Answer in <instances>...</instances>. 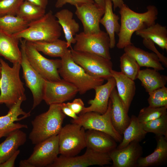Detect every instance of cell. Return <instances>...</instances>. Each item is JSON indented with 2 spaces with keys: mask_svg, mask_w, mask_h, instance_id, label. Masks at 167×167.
<instances>
[{
  "mask_svg": "<svg viewBox=\"0 0 167 167\" xmlns=\"http://www.w3.org/2000/svg\"><path fill=\"white\" fill-rule=\"evenodd\" d=\"M147 11L137 13L130 9L125 3L120 8V29L117 34L118 40L116 44L119 49H123L127 45H133L131 42L132 34L138 30L147 28L155 23L158 11L154 5H149Z\"/></svg>",
  "mask_w": 167,
  "mask_h": 167,
  "instance_id": "obj_1",
  "label": "cell"
},
{
  "mask_svg": "<svg viewBox=\"0 0 167 167\" xmlns=\"http://www.w3.org/2000/svg\"><path fill=\"white\" fill-rule=\"evenodd\" d=\"M65 117L60 104L49 105L47 111L36 116L31 122L32 128L29 138L32 144L35 145L58 135Z\"/></svg>",
  "mask_w": 167,
  "mask_h": 167,
  "instance_id": "obj_2",
  "label": "cell"
},
{
  "mask_svg": "<svg viewBox=\"0 0 167 167\" xmlns=\"http://www.w3.org/2000/svg\"><path fill=\"white\" fill-rule=\"evenodd\" d=\"M1 75L0 78V104L9 109L25 95L24 84L20 77V63H13L11 67L0 58Z\"/></svg>",
  "mask_w": 167,
  "mask_h": 167,
  "instance_id": "obj_3",
  "label": "cell"
},
{
  "mask_svg": "<svg viewBox=\"0 0 167 167\" xmlns=\"http://www.w3.org/2000/svg\"><path fill=\"white\" fill-rule=\"evenodd\" d=\"M61 58V64L58 69L60 76L76 87L80 94H84L103 84L104 79L89 75L75 62L71 50L68 49Z\"/></svg>",
  "mask_w": 167,
  "mask_h": 167,
  "instance_id": "obj_4",
  "label": "cell"
},
{
  "mask_svg": "<svg viewBox=\"0 0 167 167\" xmlns=\"http://www.w3.org/2000/svg\"><path fill=\"white\" fill-rule=\"evenodd\" d=\"M62 29L54 15L49 11L41 18L29 23L26 29L13 35L30 42H51L59 39Z\"/></svg>",
  "mask_w": 167,
  "mask_h": 167,
  "instance_id": "obj_5",
  "label": "cell"
},
{
  "mask_svg": "<svg viewBox=\"0 0 167 167\" xmlns=\"http://www.w3.org/2000/svg\"><path fill=\"white\" fill-rule=\"evenodd\" d=\"M70 50L74 61L89 75L105 80L112 77L111 59L94 54L76 51L72 47Z\"/></svg>",
  "mask_w": 167,
  "mask_h": 167,
  "instance_id": "obj_6",
  "label": "cell"
},
{
  "mask_svg": "<svg viewBox=\"0 0 167 167\" xmlns=\"http://www.w3.org/2000/svg\"><path fill=\"white\" fill-rule=\"evenodd\" d=\"M58 135L61 155L75 156L86 147L85 129L78 124L71 122L66 125L62 127Z\"/></svg>",
  "mask_w": 167,
  "mask_h": 167,
  "instance_id": "obj_7",
  "label": "cell"
},
{
  "mask_svg": "<svg viewBox=\"0 0 167 167\" xmlns=\"http://www.w3.org/2000/svg\"><path fill=\"white\" fill-rule=\"evenodd\" d=\"M111 101L109 100L106 111L101 114L94 112L80 114L76 120L72 119L71 122L78 124L85 130H92L105 132L112 137L117 142L120 143L123 136L114 127L111 119Z\"/></svg>",
  "mask_w": 167,
  "mask_h": 167,
  "instance_id": "obj_8",
  "label": "cell"
},
{
  "mask_svg": "<svg viewBox=\"0 0 167 167\" xmlns=\"http://www.w3.org/2000/svg\"><path fill=\"white\" fill-rule=\"evenodd\" d=\"M74 37L76 42L73 49L75 50L94 54L111 59L110 39L107 32L102 30L92 34L82 32L77 33Z\"/></svg>",
  "mask_w": 167,
  "mask_h": 167,
  "instance_id": "obj_9",
  "label": "cell"
},
{
  "mask_svg": "<svg viewBox=\"0 0 167 167\" xmlns=\"http://www.w3.org/2000/svg\"><path fill=\"white\" fill-rule=\"evenodd\" d=\"M25 50L32 68L44 79L50 81L61 79L58 72L61 60L48 59L41 54L30 42L26 41Z\"/></svg>",
  "mask_w": 167,
  "mask_h": 167,
  "instance_id": "obj_10",
  "label": "cell"
},
{
  "mask_svg": "<svg viewBox=\"0 0 167 167\" xmlns=\"http://www.w3.org/2000/svg\"><path fill=\"white\" fill-rule=\"evenodd\" d=\"M108 153L94 151L87 148L84 154L80 156H65L61 155L48 167H85L98 165L103 166L111 164Z\"/></svg>",
  "mask_w": 167,
  "mask_h": 167,
  "instance_id": "obj_11",
  "label": "cell"
},
{
  "mask_svg": "<svg viewBox=\"0 0 167 167\" xmlns=\"http://www.w3.org/2000/svg\"><path fill=\"white\" fill-rule=\"evenodd\" d=\"M22 59L20 64L26 86L31 91L33 98L32 109L38 105L43 100V91L45 79L31 66L27 58L25 50L26 41L20 39Z\"/></svg>",
  "mask_w": 167,
  "mask_h": 167,
  "instance_id": "obj_12",
  "label": "cell"
},
{
  "mask_svg": "<svg viewBox=\"0 0 167 167\" xmlns=\"http://www.w3.org/2000/svg\"><path fill=\"white\" fill-rule=\"evenodd\" d=\"M59 154L58 135L35 144L32 154L27 160L34 167H48Z\"/></svg>",
  "mask_w": 167,
  "mask_h": 167,
  "instance_id": "obj_13",
  "label": "cell"
},
{
  "mask_svg": "<svg viewBox=\"0 0 167 167\" xmlns=\"http://www.w3.org/2000/svg\"><path fill=\"white\" fill-rule=\"evenodd\" d=\"M78 92L72 84L61 79L58 81L45 80L43 100L49 105L60 104L73 98Z\"/></svg>",
  "mask_w": 167,
  "mask_h": 167,
  "instance_id": "obj_14",
  "label": "cell"
},
{
  "mask_svg": "<svg viewBox=\"0 0 167 167\" xmlns=\"http://www.w3.org/2000/svg\"><path fill=\"white\" fill-rule=\"evenodd\" d=\"M75 7V14L82 24L84 33L92 34L101 30L100 21L104 14L105 8L95 2L83 4Z\"/></svg>",
  "mask_w": 167,
  "mask_h": 167,
  "instance_id": "obj_15",
  "label": "cell"
},
{
  "mask_svg": "<svg viewBox=\"0 0 167 167\" xmlns=\"http://www.w3.org/2000/svg\"><path fill=\"white\" fill-rule=\"evenodd\" d=\"M26 99L25 95L21 97L15 104L9 109L6 115L0 116V139L7 136L17 130L28 128L27 125L15 123V121L23 120L31 115L30 111L26 113L21 108L22 103Z\"/></svg>",
  "mask_w": 167,
  "mask_h": 167,
  "instance_id": "obj_16",
  "label": "cell"
},
{
  "mask_svg": "<svg viewBox=\"0 0 167 167\" xmlns=\"http://www.w3.org/2000/svg\"><path fill=\"white\" fill-rule=\"evenodd\" d=\"M143 153L139 142L134 141L122 148H115L108 154L112 161V167H137Z\"/></svg>",
  "mask_w": 167,
  "mask_h": 167,
  "instance_id": "obj_17",
  "label": "cell"
},
{
  "mask_svg": "<svg viewBox=\"0 0 167 167\" xmlns=\"http://www.w3.org/2000/svg\"><path fill=\"white\" fill-rule=\"evenodd\" d=\"M107 82L95 87V97L93 99L89 100L90 105L85 107L80 114L90 112H94L102 114L107 110L109 100L111 92L115 87V80L113 77L107 80Z\"/></svg>",
  "mask_w": 167,
  "mask_h": 167,
  "instance_id": "obj_18",
  "label": "cell"
},
{
  "mask_svg": "<svg viewBox=\"0 0 167 167\" xmlns=\"http://www.w3.org/2000/svg\"><path fill=\"white\" fill-rule=\"evenodd\" d=\"M110 99L112 102L110 116L113 125L117 131L122 136L124 130L130 123V117L115 87L111 92Z\"/></svg>",
  "mask_w": 167,
  "mask_h": 167,
  "instance_id": "obj_19",
  "label": "cell"
},
{
  "mask_svg": "<svg viewBox=\"0 0 167 167\" xmlns=\"http://www.w3.org/2000/svg\"><path fill=\"white\" fill-rule=\"evenodd\" d=\"M86 148L98 152L108 153L116 148L117 142L108 134L98 131H85Z\"/></svg>",
  "mask_w": 167,
  "mask_h": 167,
  "instance_id": "obj_20",
  "label": "cell"
},
{
  "mask_svg": "<svg viewBox=\"0 0 167 167\" xmlns=\"http://www.w3.org/2000/svg\"><path fill=\"white\" fill-rule=\"evenodd\" d=\"M111 72L115 80L118 94L128 112L135 93V82L121 72L112 69Z\"/></svg>",
  "mask_w": 167,
  "mask_h": 167,
  "instance_id": "obj_21",
  "label": "cell"
},
{
  "mask_svg": "<svg viewBox=\"0 0 167 167\" xmlns=\"http://www.w3.org/2000/svg\"><path fill=\"white\" fill-rule=\"evenodd\" d=\"M157 142L154 152L145 157L141 156L137 161L138 167H156L165 165L167 162V138L156 136Z\"/></svg>",
  "mask_w": 167,
  "mask_h": 167,
  "instance_id": "obj_22",
  "label": "cell"
},
{
  "mask_svg": "<svg viewBox=\"0 0 167 167\" xmlns=\"http://www.w3.org/2000/svg\"><path fill=\"white\" fill-rule=\"evenodd\" d=\"M54 15L63 30L67 48L71 47L76 42L74 36L79 30V24L73 19L72 12L67 9H62Z\"/></svg>",
  "mask_w": 167,
  "mask_h": 167,
  "instance_id": "obj_23",
  "label": "cell"
},
{
  "mask_svg": "<svg viewBox=\"0 0 167 167\" xmlns=\"http://www.w3.org/2000/svg\"><path fill=\"white\" fill-rule=\"evenodd\" d=\"M19 40L0 31V56L13 64L20 63L22 53L18 46Z\"/></svg>",
  "mask_w": 167,
  "mask_h": 167,
  "instance_id": "obj_24",
  "label": "cell"
},
{
  "mask_svg": "<svg viewBox=\"0 0 167 167\" xmlns=\"http://www.w3.org/2000/svg\"><path fill=\"white\" fill-rule=\"evenodd\" d=\"M26 140V134L20 129L12 132L6 136L5 139L0 143V164L10 157Z\"/></svg>",
  "mask_w": 167,
  "mask_h": 167,
  "instance_id": "obj_25",
  "label": "cell"
},
{
  "mask_svg": "<svg viewBox=\"0 0 167 167\" xmlns=\"http://www.w3.org/2000/svg\"><path fill=\"white\" fill-rule=\"evenodd\" d=\"M124 49L125 53L133 57L140 67H151L158 71L164 70L158 57L154 53H149L133 45H127Z\"/></svg>",
  "mask_w": 167,
  "mask_h": 167,
  "instance_id": "obj_26",
  "label": "cell"
},
{
  "mask_svg": "<svg viewBox=\"0 0 167 167\" xmlns=\"http://www.w3.org/2000/svg\"><path fill=\"white\" fill-rule=\"evenodd\" d=\"M112 5L111 0H105V12L100 21V24L104 27L109 36L110 49H113L115 46V34L119 32L121 27L118 22L119 17L113 12Z\"/></svg>",
  "mask_w": 167,
  "mask_h": 167,
  "instance_id": "obj_27",
  "label": "cell"
},
{
  "mask_svg": "<svg viewBox=\"0 0 167 167\" xmlns=\"http://www.w3.org/2000/svg\"><path fill=\"white\" fill-rule=\"evenodd\" d=\"M137 79L140 81L141 85L148 93L165 86L167 82V76L161 74L154 69L140 70Z\"/></svg>",
  "mask_w": 167,
  "mask_h": 167,
  "instance_id": "obj_28",
  "label": "cell"
},
{
  "mask_svg": "<svg viewBox=\"0 0 167 167\" xmlns=\"http://www.w3.org/2000/svg\"><path fill=\"white\" fill-rule=\"evenodd\" d=\"M147 133L137 117L132 115L129 124L123 132L122 140L116 148H122L134 141L140 142L145 138Z\"/></svg>",
  "mask_w": 167,
  "mask_h": 167,
  "instance_id": "obj_29",
  "label": "cell"
},
{
  "mask_svg": "<svg viewBox=\"0 0 167 167\" xmlns=\"http://www.w3.org/2000/svg\"><path fill=\"white\" fill-rule=\"evenodd\" d=\"M136 35L143 39H149L163 50L167 51V29L158 23H155L135 32Z\"/></svg>",
  "mask_w": 167,
  "mask_h": 167,
  "instance_id": "obj_30",
  "label": "cell"
},
{
  "mask_svg": "<svg viewBox=\"0 0 167 167\" xmlns=\"http://www.w3.org/2000/svg\"><path fill=\"white\" fill-rule=\"evenodd\" d=\"M30 42L38 51L51 57L61 58L68 49L66 41L59 39L51 42Z\"/></svg>",
  "mask_w": 167,
  "mask_h": 167,
  "instance_id": "obj_31",
  "label": "cell"
},
{
  "mask_svg": "<svg viewBox=\"0 0 167 167\" xmlns=\"http://www.w3.org/2000/svg\"><path fill=\"white\" fill-rule=\"evenodd\" d=\"M29 23L17 15H6L0 16V31L14 35L26 29Z\"/></svg>",
  "mask_w": 167,
  "mask_h": 167,
  "instance_id": "obj_32",
  "label": "cell"
},
{
  "mask_svg": "<svg viewBox=\"0 0 167 167\" xmlns=\"http://www.w3.org/2000/svg\"><path fill=\"white\" fill-rule=\"evenodd\" d=\"M45 14V9L24 0L20 5L16 15L29 23L41 18Z\"/></svg>",
  "mask_w": 167,
  "mask_h": 167,
  "instance_id": "obj_33",
  "label": "cell"
},
{
  "mask_svg": "<svg viewBox=\"0 0 167 167\" xmlns=\"http://www.w3.org/2000/svg\"><path fill=\"white\" fill-rule=\"evenodd\" d=\"M140 67L135 58L129 54L125 53L120 57V72L131 80L137 79Z\"/></svg>",
  "mask_w": 167,
  "mask_h": 167,
  "instance_id": "obj_34",
  "label": "cell"
},
{
  "mask_svg": "<svg viewBox=\"0 0 167 167\" xmlns=\"http://www.w3.org/2000/svg\"><path fill=\"white\" fill-rule=\"evenodd\" d=\"M144 130L151 132L156 136H164L167 138V113L143 124Z\"/></svg>",
  "mask_w": 167,
  "mask_h": 167,
  "instance_id": "obj_35",
  "label": "cell"
},
{
  "mask_svg": "<svg viewBox=\"0 0 167 167\" xmlns=\"http://www.w3.org/2000/svg\"><path fill=\"white\" fill-rule=\"evenodd\" d=\"M167 107L154 108L148 106L141 109L137 117L143 124L167 113Z\"/></svg>",
  "mask_w": 167,
  "mask_h": 167,
  "instance_id": "obj_36",
  "label": "cell"
},
{
  "mask_svg": "<svg viewBox=\"0 0 167 167\" xmlns=\"http://www.w3.org/2000/svg\"><path fill=\"white\" fill-rule=\"evenodd\" d=\"M148 94L149 106L154 108L167 107V88L165 86L156 89Z\"/></svg>",
  "mask_w": 167,
  "mask_h": 167,
  "instance_id": "obj_37",
  "label": "cell"
},
{
  "mask_svg": "<svg viewBox=\"0 0 167 167\" xmlns=\"http://www.w3.org/2000/svg\"><path fill=\"white\" fill-rule=\"evenodd\" d=\"M24 0H0V16L16 15L18 9Z\"/></svg>",
  "mask_w": 167,
  "mask_h": 167,
  "instance_id": "obj_38",
  "label": "cell"
},
{
  "mask_svg": "<svg viewBox=\"0 0 167 167\" xmlns=\"http://www.w3.org/2000/svg\"><path fill=\"white\" fill-rule=\"evenodd\" d=\"M143 43L144 45L147 48L152 51L158 56L160 61L164 65L167 67V58L161 54L156 49L154 43L149 39H143Z\"/></svg>",
  "mask_w": 167,
  "mask_h": 167,
  "instance_id": "obj_39",
  "label": "cell"
},
{
  "mask_svg": "<svg viewBox=\"0 0 167 167\" xmlns=\"http://www.w3.org/2000/svg\"><path fill=\"white\" fill-rule=\"evenodd\" d=\"M66 104L76 114L80 113L85 107L83 101L79 98L75 99L72 102Z\"/></svg>",
  "mask_w": 167,
  "mask_h": 167,
  "instance_id": "obj_40",
  "label": "cell"
},
{
  "mask_svg": "<svg viewBox=\"0 0 167 167\" xmlns=\"http://www.w3.org/2000/svg\"><path fill=\"white\" fill-rule=\"evenodd\" d=\"M94 2L92 0H57L55 4V7L56 8H61L67 3L75 6L85 3Z\"/></svg>",
  "mask_w": 167,
  "mask_h": 167,
  "instance_id": "obj_41",
  "label": "cell"
},
{
  "mask_svg": "<svg viewBox=\"0 0 167 167\" xmlns=\"http://www.w3.org/2000/svg\"><path fill=\"white\" fill-rule=\"evenodd\" d=\"M60 105L62 111L66 116L71 117L74 120H76L78 118V116L67 105L66 103L63 102L60 103Z\"/></svg>",
  "mask_w": 167,
  "mask_h": 167,
  "instance_id": "obj_42",
  "label": "cell"
},
{
  "mask_svg": "<svg viewBox=\"0 0 167 167\" xmlns=\"http://www.w3.org/2000/svg\"><path fill=\"white\" fill-rule=\"evenodd\" d=\"M20 151L17 150L10 157L3 163L0 164V167H13L15 162Z\"/></svg>",
  "mask_w": 167,
  "mask_h": 167,
  "instance_id": "obj_43",
  "label": "cell"
},
{
  "mask_svg": "<svg viewBox=\"0 0 167 167\" xmlns=\"http://www.w3.org/2000/svg\"><path fill=\"white\" fill-rule=\"evenodd\" d=\"M29 2L45 9L48 4V0H24Z\"/></svg>",
  "mask_w": 167,
  "mask_h": 167,
  "instance_id": "obj_44",
  "label": "cell"
},
{
  "mask_svg": "<svg viewBox=\"0 0 167 167\" xmlns=\"http://www.w3.org/2000/svg\"><path fill=\"white\" fill-rule=\"evenodd\" d=\"M113 6V9L115 10L117 8L119 9L124 4L123 0H111Z\"/></svg>",
  "mask_w": 167,
  "mask_h": 167,
  "instance_id": "obj_45",
  "label": "cell"
},
{
  "mask_svg": "<svg viewBox=\"0 0 167 167\" xmlns=\"http://www.w3.org/2000/svg\"><path fill=\"white\" fill-rule=\"evenodd\" d=\"M19 167H34L28 161L27 159L21 160L19 163Z\"/></svg>",
  "mask_w": 167,
  "mask_h": 167,
  "instance_id": "obj_46",
  "label": "cell"
},
{
  "mask_svg": "<svg viewBox=\"0 0 167 167\" xmlns=\"http://www.w3.org/2000/svg\"><path fill=\"white\" fill-rule=\"evenodd\" d=\"M96 4L100 6L105 8V0H92Z\"/></svg>",
  "mask_w": 167,
  "mask_h": 167,
  "instance_id": "obj_47",
  "label": "cell"
},
{
  "mask_svg": "<svg viewBox=\"0 0 167 167\" xmlns=\"http://www.w3.org/2000/svg\"><path fill=\"white\" fill-rule=\"evenodd\" d=\"M1 71H2L1 67V65L0 64V77H1Z\"/></svg>",
  "mask_w": 167,
  "mask_h": 167,
  "instance_id": "obj_48",
  "label": "cell"
}]
</instances>
